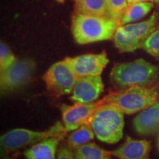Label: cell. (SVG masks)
<instances>
[{"label": "cell", "mask_w": 159, "mask_h": 159, "mask_svg": "<svg viewBox=\"0 0 159 159\" xmlns=\"http://www.w3.org/2000/svg\"><path fill=\"white\" fill-rule=\"evenodd\" d=\"M158 78V67L143 58L116 63L110 74L111 84L118 90L132 86H150Z\"/></svg>", "instance_id": "1"}, {"label": "cell", "mask_w": 159, "mask_h": 159, "mask_svg": "<svg viewBox=\"0 0 159 159\" xmlns=\"http://www.w3.org/2000/svg\"><path fill=\"white\" fill-rule=\"evenodd\" d=\"M119 26V21L110 18L76 13L72 19L71 31L77 43L87 44L113 39Z\"/></svg>", "instance_id": "2"}, {"label": "cell", "mask_w": 159, "mask_h": 159, "mask_svg": "<svg viewBox=\"0 0 159 159\" xmlns=\"http://www.w3.org/2000/svg\"><path fill=\"white\" fill-rule=\"evenodd\" d=\"M159 100V88L157 85L132 86L111 91L99 100L100 104H113L124 114H136L148 108Z\"/></svg>", "instance_id": "3"}, {"label": "cell", "mask_w": 159, "mask_h": 159, "mask_svg": "<svg viewBox=\"0 0 159 159\" xmlns=\"http://www.w3.org/2000/svg\"><path fill=\"white\" fill-rule=\"evenodd\" d=\"M89 124L99 141L115 144L123 136L124 114L114 105L99 102V106L89 119Z\"/></svg>", "instance_id": "4"}, {"label": "cell", "mask_w": 159, "mask_h": 159, "mask_svg": "<svg viewBox=\"0 0 159 159\" xmlns=\"http://www.w3.org/2000/svg\"><path fill=\"white\" fill-rule=\"evenodd\" d=\"M159 14L154 13L148 19L136 24H127L117 28L114 46L120 52H133L142 47L149 35L158 28Z\"/></svg>", "instance_id": "5"}, {"label": "cell", "mask_w": 159, "mask_h": 159, "mask_svg": "<svg viewBox=\"0 0 159 159\" xmlns=\"http://www.w3.org/2000/svg\"><path fill=\"white\" fill-rule=\"evenodd\" d=\"M67 131L61 122H57L48 130L43 131L31 130L25 128H16L7 131L0 138L2 152L10 153L19 149L37 144L50 137H64Z\"/></svg>", "instance_id": "6"}, {"label": "cell", "mask_w": 159, "mask_h": 159, "mask_svg": "<svg viewBox=\"0 0 159 159\" xmlns=\"http://www.w3.org/2000/svg\"><path fill=\"white\" fill-rule=\"evenodd\" d=\"M35 70V63L30 58H16L7 69L0 71L1 94L15 92L26 86Z\"/></svg>", "instance_id": "7"}, {"label": "cell", "mask_w": 159, "mask_h": 159, "mask_svg": "<svg viewBox=\"0 0 159 159\" xmlns=\"http://www.w3.org/2000/svg\"><path fill=\"white\" fill-rule=\"evenodd\" d=\"M77 77L64 61L55 63L43 76L46 87L57 96L72 93Z\"/></svg>", "instance_id": "8"}, {"label": "cell", "mask_w": 159, "mask_h": 159, "mask_svg": "<svg viewBox=\"0 0 159 159\" xmlns=\"http://www.w3.org/2000/svg\"><path fill=\"white\" fill-rule=\"evenodd\" d=\"M66 63L78 77L100 76L109 63L105 52L98 54H85L76 57H66Z\"/></svg>", "instance_id": "9"}, {"label": "cell", "mask_w": 159, "mask_h": 159, "mask_svg": "<svg viewBox=\"0 0 159 159\" xmlns=\"http://www.w3.org/2000/svg\"><path fill=\"white\" fill-rule=\"evenodd\" d=\"M99 102L90 103L75 102L74 104L62 105L61 106L63 124L67 132L76 130L89 121L92 116Z\"/></svg>", "instance_id": "10"}, {"label": "cell", "mask_w": 159, "mask_h": 159, "mask_svg": "<svg viewBox=\"0 0 159 159\" xmlns=\"http://www.w3.org/2000/svg\"><path fill=\"white\" fill-rule=\"evenodd\" d=\"M104 91L101 76L78 77L70 99L74 102H94Z\"/></svg>", "instance_id": "11"}, {"label": "cell", "mask_w": 159, "mask_h": 159, "mask_svg": "<svg viewBox=\"0 0 159 159\" xmlns=\"http://www.w3.org/2000/svg\"><path fill=\"white\" fill-rule=\"evenodd\" d=\"M151 142L146 139H134L127 136L125 142L111 155L119 159H150Z\"/></svg>", "instance_id": "12"}, {"label": "cell", "mask_w": 159, "mask_h": 159, "mask_svg": "<svg viewBox=\"0 0 159 159\" xmlns=\"http://www.w3.org/2000/svg\"><path fill=\"white\" fill-rule=\"evenodd\" d=\"M137 134L144 136L159 134V100L142 111L134 119Z\"/></svg>", "instance_id": "13"}, {"label": "cell", "mask_w": 159, "mask_h": 159, "mask_svg": "<svg viewBox=\"0 0 159 159\" xmlns=\"http://www.w3.org/2000/svg\"><path fill=\"white\" fill-rule=\"evenodd\" d=\"M63 138L50 137L32 145L24 152V156L26 159H55L57 146Z\"/></svg>", "instance_id": "14"}, {"label": "cell", "mask_w": 159, "mask_h": 159, "mask_svg": "<svg viewBox=\"0 0 159 159\" xmlns=\"http://www.w3.org/2000/svg\"><path fill=\"white\" fill-rule=\"evenodd\" d=\"M75 11L85 15L109 18L105 0H75Z\"/></svg>", "instance_id": "15"}, {"label": "cell", "mask_w": 159, "mask_h": 159, "mask_svg": "<svg viewBox=\"0 0 159 159\" xmlns=\"http://www.w3.org/2000/svg\"><path fill=\"white\" fill-rule=\"evenodd\" d=\"M152 2H136L128 4L121 19V25H127L146 16L153 7Z\"/></svg>", "instance_id": "16"}, {"label": "cell", "mask_w": 159, "mask_h": 159, "mask_svg": "<svg viewBox=\"0 0 159 159\" xmlns=\"http://www.w3.org/2000/svg\"><path fill=\"white\" fill-rule=\"evenodd\" d=\"M95 136L89 123H85L73 132L68 137V146L73 151L83 145L91 142Z\"/></svg>", "instance_id": "17"}, {"label": "cell", "mask_w": 159, "mask_h": 159, "mask_svg": "<svg viewBox=\"0 0 159 159\" xmlns=\"http://www.w3.org/2000/svg\"><path fill=\"white\" fill-rule=\"evenodd\" d=\"M74 156L75 159H105L111 156V152L91 142L74 150Z\"/></svg>", "instance_id": "18"}, {"label": "cell", "mask_w": 159, "mask_h": 159, "mask_svg": "<svg viewBox=\"0 0 159 159\" xmlns=\"http://www.w3.org/2000/svg\"><path fill=\"white\" fill-rule=\"evenodd\" d=\"M108 16L121 24V19L128 5V0H105Z\"/></svg>", "instance_id": "19"}, {"label": "cell", "mask_w": 159, "mask_h": 159, "mask_svg": "<svg viewBox=\"0 0 159 159\" xmlns=\"http://www.w3.org/2000/svg\"><path fill=\"white\" fill-rule=\"evenodd\" d=\"M141 49H144L152 56L159 58V27L145 40Z\"/></svg>", "instance_id": "20"}, {"label": "cell", "mask_w": 159, "mask_h": 159, "mask_svg": "<svg viewBox=\"0 0 159 159\" xmlns=\"http://www.w3.org/2000/svg\"><path fill=\"white\" fill-rule=\"evenodd\" d=\"M16 60L11 49L4 41L0 43V71L7 69Z\"/></svg>", "instance_id": "21"}, {"label": "cell", "mask_w": 159, "mask_h": 159, "mask_svg": "<svg viewBox=\"0 0 159 159\" xmlns=\"http://www.w3.org/2000/svg\"><path fill=\"white\" fill-rule=\"evenodd\" d=\"M56 159H75L74 151L69 146H61L57 152Z\"/></svg>", "instance_id": "22"}, {"label": "cell", "mask_w": 159, "mask_h": 159, "mask_svg": "<svg viewBox=\"0 0 159 159\" xmlns=\"http://www.w3.org/2000/svg\"><path fill=\"white\" fill-rule=\"evenodd\" d=\"M150 1V0H128V4L136 3V2H144Z\"/></svg>", "instance_id": "23"}, {"label": "cell", "mask_w": 159, "mask_h": 159, "mask_svg": "<svg viewBox=\"0 0 159 159\" xmlns=\"http://www.w3.org/2000/svg\"><path fill=\"white\" fill-rule=\"evenodd\" d=\"M151 2L152 3H156V4H158L159 5V0H150Z\"/></svg>", "instance_id": "24"}, {"label": "cell", "mask_w": 159, "mask_h": 159, "mask_svg": "<svg viewBox=\"0 0 159 159\" xmlns=\"http://www.w3.org/2000/svg\"><path fill=\"white\" fill-rule=\"evenodd\" d=\"M157 144H158V148L159 150V134H158V141H157Z\"/></svg>", "instance_id": "25"}, {"label": "cell", "mask_w": 159, "mask_h": 159, "mask_svg": "<svg viewBox=\"0 0 159 159\" xmlns=\"http://www.w3.org/2000/svg\"><path fill=\"white\" fill-rule=\"evenodd\" d=\"M57 1L58 2H60V3H63V2H64L65 0H57Z\"/></svg>", "instance_id": "26"}, {"label": "cell", "mask_w": 159, "mask_h": 159, "mask_svg": "<svg viewBox=\"0 0 159 159\" xmlns=\"http://www.w3.org/2000/svg\"><path fill=\"white\" fill-rule=\"evenodd\" d=\"M105 159H111V158H110V157H108V158H106Z\"/></svg>", "instance_id": "27"}, {"label": "cell", "mask_w": 159, "mask_h": 159, "mask_svg": "<svg viewBox=\"0 0 159 159\" xmlns=\"http://www.w3.org/2000/svg\"><path fill=\"white\" fill-rule=\"evenodd\" d=\"M3 159H10V158H4Z\"/></svg>", "instance_id": "28"}]
</instances>
